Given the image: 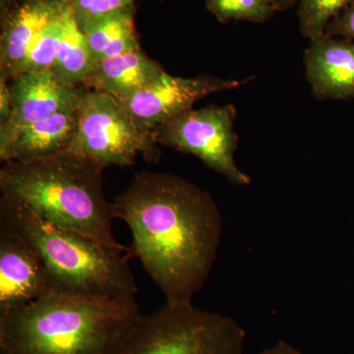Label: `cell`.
<instances>
[{"mask_svg":"<svg viewBox=\"0 0 354 354\" xmlns=\"http://www.w3.org/2000/svg\"><path fill=\"white\" fill-rule=\"evenodd\" d=\"M113 203L116 218L131 232L128 259L140 261L167 302H193L208 281L223 236L211 193L176 174L143 171Z\"/></svg>","mask_w":354,"mask_h":354,"instance_id":"6da1fadb","label":"cell"},{"mask_svg":"<svg viewBox=\"0 0 354 354\" xmlns=\"http://www.w3.org/2000/svg\"><path fill=\"white\" fill-rule=\"evenodd\" d=\"M104 169L70 151L32 162L11 160L0 169V192L55 227L127 255L129 248L114 236L116 216L104 193Z\"/></svg>","mask_w":354,"mask_h":354,"instance_id":"7a4b0ae2","label":"cell"},{"mask_svg":"<svg viewBox=\"0 0 354 354\" xmlns=\"http://www.w3.org/2000/svg\"><path fill=\"white\" fill-rule=\"evenodd\" d=\"M140 316L136 299L50 292L0 317V354H113Z\"/></svg>","mask_w":354,"mask_h":354,"instance_id":"3957f363","label":"cell"},{"mask_svg":"<svg viewBox=\"0 0 354 354\" xmlns=\"http://www.w3.org/2000/svg\"><path fill=\"white\" fill-rule=\"evenodd\" d=\"M0 223L26 237L38 251L50 291L71 297L136 299L138 286L127 255L44 221L24 205L0 197Z\"/></svg>","mask_w":354,"mask_h":354,"instance_id":"277c9868","label":"cell"},{"mask_svg":"<svg viewBox=\"0 0 354 354\" xmlns=\"http://www.w3.org/2000/svg\"><path fill=\"white\" fill-rule=\"evenodd\" d=\"M245 330L193 302H165L139 317L113 354H243Z\"/></svg>","mask_w":354,"mask_h":354,"instance_id":"5b68a950","label":"cell"},{"mask_svg":"<svg viewBox=\"0 0 354 354\" xmlns=\"http://www.w3.org/2000/svg\"><path fill=\"white\" fill-rule=\"evenodd\" d=\"M70 152L102 167H132L138 155L157 162L160 152L152 133L141 131L115 97L84 91L78 106V125Z\"/></svg>","mask_w":354,"mask_h":354,"instance_id":"8992f818","label":"cell"},{"mask_svg":"<svg viewBox=\"0 0 354 354\" xmlns=\"http://www.w3.org/2000/svg\"><path fill=\"white\" fill-rule=\"evenodd\" d=\"M234 104L191 109L153 130L158 145L195 156L234 185H248L251 177L235 162L239 138Z\"/></svg>","mask_w":354,"mask_h":354,"instance_id":"52a82bcc","label":"cell"},{"mask_svg":"<svg viewBox=\"0 0 354 354\" xmlns=\"http://www.w3.org/2000/svg\"><path fill=\"white\" fill-rule=\"evenodd\" d=\"M199 75L184 78L162 72L148 86L127 97L116 99L127 109L141 131L151 133L179 114L193 109L207 95L230 91L250 82Z\"/></svg>","mask_w":354,"mask_h":354,"instance_id":"ba28073f","label":"cell"},{"mask_svg":"<svg viewBox=\"0 0 354 354\" xmlns=\"http://www.w3.org/2000/svg\"><path fill=\"white\" fill-rule=\"evenodd\" d=\"M11 113L0 121V151L23 129L59 111L78 108L85 88L67 87L50 69L23 72L8 82Z\"/></svg>","mask_w":354,"mask_h":354,"instance_id":"9c48e42d","label":"cell"},{"mask_svg":"<svg viewBox=\"0 0 354 354\" xmlns=\"http://www.w3.org/2000/svg\"><path fill=\"white\" fill-rule=\"evenodd\" d=\"M46 266L31 242L0 223V317L50 295Z\"/></svg>","mask_w":354,"mask_h":354,"instance_id":"30bf717a","label":"cell"},{"mask_svg":"<svg viewBox=\"0 0 354 354\" xmlns=\"http://www.w3.org/2000/svg\"><path fill=\"white\" fill-rule=\"evenodd\" d=\"M304 66L312 95L319 101L354 99V41L325 35L311 39Z\"/></svg>","mask_w":354,"mask_h":354,"instance_id":"8fae6325","label":"cell"},{"mask_svg":"<svg viewBox=\"0 0 354 354\" xmlns=\"http://www.w3.org/2000/svg\"><path fill=\"white\" fill-rule=\"evenodd\" d=\"M68 6L67 0H24L1 17L0 81L8 82L19 73L39 32Z\"/></svg>","mask_w":354,"mask_h":354,"instance_id":"7c38bea8","label":"cell"},{"mask_svg":"<svg viewBox=\"0 0 354 354\" xmlns=\"http://www.w3.org/2000/svg\"><path fill=\"white\" fill-rule=\"evenodd\" d=\"M162 72L164 67L139 48L95 62L82 87L121 99L146 87Z\"/></svg>","mask_w":354,"mask_h":354,"instance_id":"4fadbf2b","label":"cell"},{"mask_svg":"<svg viewBox=\"0 0 354 354\" xmlns=\"http://www.w3.org/2000/svg\"><path fill=\"white\" fill-rule=\"evenodd\" d=\"M78 125V108L59 111L30 125L0 151L2 164L11 160L32 162L69 150Z\"/></svg>","mask_w":354,"mask_h":354,"instance_id":"5bb4252c","label":"cell"},{"mask_svg":"<svg viewBox=\"0 0 354 354\" xmlns=\"http://www.w3.org/2000/svg\"><path fill=\"white\" fill-rule=\"evenodd\" d=\"M134 17L135 7L130 6L97 17L77 21L87 39L94 64L140 48Z\"/></svg>","mask_w":354,"mask_h":354,"instance_id":"9a60e30c","label":"cell"},{"mask_svg":"<svg viewBox=\"0 0 354 354\" xmlns=\"http://www.w3.org/2000/svg\"><path fill=\"white\" fill-rule=\"evenodd\" d=\"M93 66L94 60L87 39L81 31L71 9L64 38L50 71L67 87H82Z\"/></svg>","mask_w":354,"mask_h":354,"instance_id":"2e32d148","label":"cell"},{"mask_svg":"<svg viewBox=\"0 0 354 354\" xmlns=\"http://www.w3.org/2000/svg\"><path fill=\"white\" fill-rule=\"evenodd\" d=\"M70 12H71V7L69 6L64 12L48 23L43 31L39 32V36L32 44L31 48H29L27 57L18 74L51 68L55 64L60 44L64 38Z\"/></svg>","mask_w":354,"mask_h":354,"instance_id":"e0dca14e","label":"cell"},{"mask_svg":"<svg viewBox=\"0 0 354 354\" xmlns=\"http://www.w3.org/2000/svg\"><path fill=\"white\" fill-rule=\"evenodd\" d=\"M206 6L223 24L232 21L265 23L277 12L271 0H207Z\"/></svg>","mask_w":354,"mask_h":354,"instance_id":"ac0fdd59","label":"cell"},{"mask_svg":"<svg viewBox=\"0 0 354 354\" xmlns=\"http://www.w3.org/2000/svg\"><path fill=\"white\" fill-rule=\"evenodd\" d=\"M353 0H299L298 19L305 38L314 39L323 36L330 21L337 17Z\"/></svg>","mask_w":354,"mask_h":354,"instance_id":"d6986e66","label":"cell"},{"mask_svg":"<svg viewBox=\"0 0 354 354\" xmlns=\"http://www.w3.org/2000/svg\"><path fill=\"white\" fill-rule=\"evenodd\" d=\"M77 21L97 17L134 6L136 0H67Z\"/></svg>","mask_w":354,"mask_h":354,"instance_id":"ffe728a7","label":"cell"},{"mask_svg":"<svg viewBox=\"0 0 354 354\" xmlns=\"http://www.w3.org/2000/svg\"><path fill=\"white\" fill-rule=\"evenodd\" d=\"M324 35L354 41V0L330 21Z\"/></svg>","mask_w":354,"mask_h":354,"instance_id":"44dd1931","label":"cell"},{"mask_svg":"<svg viewBox=\"0 0 354 354\" xmlns=\"http://www.w3.org/2000/svg\"><path fill=\"white\" fill-rule=\"evenodd\" d=\"M259 354H302L299 349L295 348L285 341H279L271 348L265 349Z\"/></svg>","mask_w":354,"mask_h":354,"instance_id":"7402d4cb","label":"cell"},{"mask_svg":"<svg viewBox=\"0 0 354 354\" xmlns=\"http://www.w3.org/2000/svg\"><path fill=\"white\" fill-rule=\"evenodd\" d=\"M24 0H0V11L1 17L12 11L16 7L20 6Z\"/></svg>","mask_w":354,"mask_h":354,"instance_id":"603a6c76","label":"cell"},{"mask_svg":"<svg viewBox=\"0 0 354 354\" xmlns=\"http://www.w3.org/2000/svg\"><path fill=\"white\" fill-rule=\"evenodd\" d=\"M277 11H286L298 4L299 0H271Z\"/></svg>","mask_w":354,"mask_h":354,"instance_id":"cb8c5ba5","label":"cell"}]
</instances>
